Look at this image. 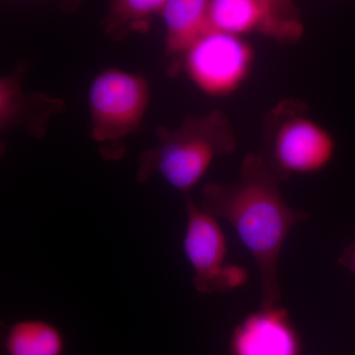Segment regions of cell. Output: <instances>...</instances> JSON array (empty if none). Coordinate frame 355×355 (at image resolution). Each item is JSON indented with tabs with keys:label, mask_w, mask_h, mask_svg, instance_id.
<instances>
[{
	"label": "cell",
	"mask_w": 355,
	"mask_h": 355,
	"mask_svg": "<svg viewBox=\"0 0 355 355\" xmlns=\"http://www.w3.org/2000/svg\"><path fill=\"white\" fill-rule=\"evenodd\" d=\"M282 178L261 153H248L240 177L232 184L203 187L200 207L224 219L238 235L258 266L260 307L279 305L282 291L279 261L292 229L309 218L308 212L289 207L280 190Z\"/></svg>",
	"instance_id": "6da1fadb"
},
{
	"label": "cell",
	"mask_w": 355,
	"mask_h": 355,
	"mask_svg": "<svg viewBox=\"0 0 355 355\" xmlns=\"http://www.w3.org/2000/svg\"><path fill=\"white\" fill-rule=\"evenodd\" d=\"M156 133L155 146L140 157L139 180L157 174L184 195L200 183L217 158L237 149L234 128L220 110L189 114L177 128L160 127Z\"/></svg>",
	"instance_id": "7a4b0ae2"
},
{
	"label": "cell",
	"mask_w": 355,
	"mask_h": 355,
	"mask_svg": "<svg viewBox=\"0 0 355 355\" xmlns=\"http://www.w3.org/2000/svg\"><path fill=\"white\" fill-rule=\"evenodd\" d=\"M263 157L282 180L324 171L335 157L333 133L310 114L306 103L277 102L263 123Z\"/></svg>",
	"instance_id": "3957f363"
},
{
	"label": "cell",
	"mask_w": 355,
	"mask_h": 355,
	"mask_svg": "<svg viewBox=\"0 0 355 355\" xmlns=\"http://www.w3.org/2000/svg\"><path fill=\"white\" fill-rule=\"evenodd\" d=\"M150 83L146 77L125 69L109 67L93 79L88 90L91 135L113 153L137 132L150 103ZM114 155V153H113Z\"/></svg>",
	"instance_id": "277c9868"
},
{
	"label": "cell",
	"mask_w": 355,
	"mask_h": 355,
	"mask_svg": "<svg viewBox=\"0 0 355 355\" xmlns=\"http://www.w3.org/2000/svg\"><path fill=\"white\" fill-rule=\"evenodd\" d=\"M257 53L244 37L209 30L184 53L179 64L191 84L212 98L234 95L253 73Z\"/></svg>",
	"instance_id": "5b68a950"
},
{
	"label": "cell",
	"mask_w": 355,
	"mask_h": 355,
	"mask_svg": "<svg viewBox=\"0 0 355 355\" xmlns=\"http://www.w3.org/2000/svg\"><path fill=\"white\" fill-rule=\"evenodd\" d=\"M184 252L193 270V284L200 293L227 292V243L216 216L188 198Z\"/></svg>",
	"instance_id": "8992f818"
},
{
	"label": "cell",
	"mask_w": 355,
	"mask_h": 355,
	"mask_svg": "<svg viewBox=\"0 0 355 355\" xmlns=\"http://www.w3.org/2000/svg\"><path fill=\"white\" fill-rule=\"evenodd\" d=\"M231 355H301L302 345L288 312L280 306L260 307L236 327Z\"/></svg>",
	"instance_id": "52a82bcc"
},
{
	"label": "cell",
	"mask_w": 355,
	"mask_h": 355,
	"mask_svg": "<svg viewBox=\"0 0 355 355\" xmlns=\"http://www.w3.org/2000/svg\"><path fill=\"white\" fill-rule=\"evenodd\" d=\"M25 69L18 67L0 78V130L22 128L35 137L46 132L51 118L64 110V102L43 93H27L23 87Z\"/></svg>",
	"instance_id": "ba28073f"
},
{
	"label": "cell",
	"mask_w": 355,
	"mask_h": 355,
	"mask_svg": "<svg viewBox=\"0 0 355 355\" xmlns=\"http://www.w3.org/2000/svg\"><path fill=\"white\" fill-rule=\"evenodd\" d=\"M209 30L247 38L258 34L279 44H291L286 31L259 0H210Z\"/></svg>",
	"instance_id": "9c48e42d"
},
{
	"label": "cell",
	"mask_w": 355,
	"mask_h": 355,
	"mask_svg": "<svg viewBox=\"0 0 355 355\" xmlns=\"http://www.w3.org/2000/svg\"><path fill=\"white\" fill-rule=\"evenodd\" d=\"M210 0H168L160 17L165 27L164 53L170 72L179 70L180 62L191 44L209 31Z\"/></svg>",
	"instance_id": "30bf717a"
},
{
	"label": "cell",
	"mask_w": 355,
	"mask_h": 355,
	"mask_svg": "<svg viewBox=\"0 0 355 355\" xmlns=\"http://www.w3.org/2000/svg\"><path fill=\"white\" fill-rule=\"evenodd\" d=\"M3 349L6 355H64V336L50 322L21 320L7 330Z\"/></svg>",
	"instance_id": "8fae6325"
},
{
	"label": "cell",
	"mask_w": 355,
	"mask_h": 355,
	"mask_svg": "<svg viewBox=\"0 0 355 355\" xmlns=\"http://www.w3.org/2000/svg\"><path fill=\"white\" fill-rule=\"evenodd\" d=\"M168 0H109L105 31L114 40L146 33Z\"/></svg>",
	"instance_id": "7c38bea8"
},
{
	"label": "cell",
	"mask_w": 355,
	"mask_h": 355,
	"mask_svg": "<svg viewBox=\"0 0 355 355\" xmlns=\"http://www.w3.org/2000/svg\"><path fill=\"white\" fill-rule=\"evenodd\" d=\"M286 31L291 44L299 43L304 37L302 15L294 0H259Z\"/></svg>",
	"instance_id": "4fadbf2b"
},
{
	"label": "cell",
	"mask_w": 355,
	"mask_h": 355,
	"mask_svg": "<svg viewBox=\"0 0 355 355\" xmlns=\"http://www.w3.org/2000/svg\"><path fill=\"white\" fill-rule=\"evenodd\" d=\"M338 263L345 270H349L355 275V241L345 250L342 256L338 258Z\"/></svg>",
	"instance_id": "5bb4252c"
}]
</instances>
